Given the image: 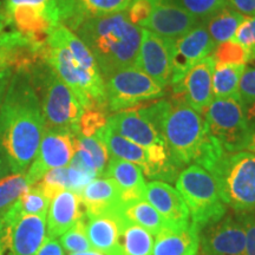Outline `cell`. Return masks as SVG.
Segmentation results:
<instances>
[{
  "mask_svg": "<svg viewBox=\"0 0 255 255\" xmlns=\"http://www.w3.org/2000/svg\"><path fill=\"white\" fill-rule=\"evenodd\" d=\"M244 150L251 151L255 154V130H252L248 135V138L244 145Z\"/></svg>",
  "mask_w": 255,
  "mask_h": 255,
  "instance_id": "bcb514c9",
  "label": "cell"
},
{
  "mask_svg": "<svg viewBox=\"0 0 255 255\" xmlns=\"http://www.w3.org/2000/svg\"><path fill=\"white\" fill-rule=\"evenodd\" d=\"M25 173L9 174L0 180V215L4 216L13 203L30 188Z\"/></svg>",
  "mask_w": 255,
  "mask_h": 255,
  "instance_id": "1f68e13d",
  "label": "cell"
},
{
  "mask_svg": "<svg viewBox=\"0 0 255 255\" xmlns=\"http://www.w3.org/2000/svg\"><path fill=\"white\" fill-rule=\"evenodd\" d=\"M213 58L215 64H226V65H247L251 62V56L246 49H244L240 44L235 40L223 41L215 46L213 52Z\"/></svg>",
  "mask_w": 255,
  "mask_h": 255,
  "instance_id": "d590c367",
  "label": "cell"
},
{
  "mask_svg": "<svg viewBox=\"0 0 255 255\" xmlns=\"http://www.w3.org/2000/svg\"><path fill=\"white\" fill-rule=\"evenodd\" d=\"M247 65L215 64L213 72V95L214 98H226L238 95L242 73Z\"/></svg>",
  "mask_w": 255,
  "mask_h": 255,
  "instance_id": "f546056e",
  "label": "cell"
},
{
  "mask_svg": "<svg viewBox=\"0 0 255 255\" xmlns=\"http://www.w3.org/2000/svg\"><path fill=\"white\" fill-rule=\"evenodd\" d=\"M36 255H65L64 248L57 239L46 237Z\"/></svg>",
  "mask_w": 255,
  "mask_h": 255,
  "instance_id": "7bdbcfd3",
  "label": "cell"
},
{
  "mask_svg": "<svg viewBox=\"0 0 255 255\" xmlns=\"http://www.w3.org/2000/svg\"><path fill=\"white\" fill-rule=\"evenodd\" d=\"M38 56V50L17 30L0 34V71L7 68L28 65Z\"/></svg>",
  "mask_w": 255,
  "mask_h": 255,
  "instance_id": "484cf974",
  "label": "cell"
},
{
  "mask_svg": "<svg viewBox=\"0 0 255 255\" xmlns=\"http://www.w3.org/2000/svg\"><path fill=\"white\" fill-rule=\"evenodd\" d=\"M175 182L189 210L191 222L200 231L227 214V206L221 199L215 178L207 169L189 164L180 171Z\"/></svg>",
  "mask_w": 255,
  "mask_h": 255,
  "instance_id": "52a82bcc",
  "label": "cell"
},
{
  "mask_svg": "<svg viewBox=\"0 0 255 255\" xmlns=\"http://www.w3.org/2000/svg\"><path fill=\"white\" fill-rule=\"evenodd\" d=\"M122 239L123 255H152L154 239L144 228L126 220Z\"/></svg>",
  "mask_w": 255,
  "mask_h": 255,
  "instance_id": "4dcf8cb0",
  "label": "cell"
},
{
  "mask_svg": "<svg viewBox=\"0 0 255 255\" xmlns=\"http://www.w3.org/2000/svg\"><path fill=\"white\" fill-rule=\"evenodd\" d=\"M81 195L70 190H63L51 200L47 210L46 237L58 238L85 215Z\"/></svg>",
  "mask_w": 255,
  "mask_h": 255,
  "instance_id": "7402d4cb",
  "label": "cell"
},
{
  "mask_svg": "<svg viewBox=\"0 0 255 255\" xmlns=\"http://www.w3.org/2000/svg\"><path fill=\"white\" fill-rule=\"evenodd\" d=\"M108 110L111 113L133 108L143 102L163 97L165 87L137 66L121 69L104 79Z\"/></svg>",
  "mask_w": 255,
  "mask_h": 255,
  "instance_id": "30bf717a",
  "label": "cell"
},
{
  "mask_svg": "<svg viewBox=\"0 0 255 255\" xmlns=\"http://www.w3.org/2000/svg\"><path fill=\"white\" fill-rule=\"evenodd\" d=\"M70 255H104V254L96 250H90L85 252H78V253H71Z\"/></svg>",
  "mask_w": 255,
  "mask_h": 255,
  "instance_id": "c3c4849f",
  "label": "cell"
},
{
  "mask_svg": "<svg viewBox=\"0 0 255 255\" xmlns=\"http://www.w3.org/2000/svg\"><path fill=\"white\" fill-rule=\"evenodd\" d=\"M202 255H246V233L238 216H225L200 231Z\"/></svg>",
  "mask_w": 255,
  "mask_h": 255,
  "instance_id": "5bb4252c",
  "label": "cell"
},
{
  "mask_svg": "<svg viewBox=\"0 0 255 255\" xmlns=\"http://www.w3.org/2000/svg\"><path fill=\"white\" fill-rule=\"evenodd\" d=\"M104 177H109L116 183L123 205L144 199L146 183L138 165L121 158L110 157Z\"/></svg>",
  "mask_w": 255,
  "mask_h": 255,
  "instance_id": "603a6c76",
  "label": "cell"
},
{
  "mask_svg": "<svg viewBox=\"0 0 255 255\" xmlns=\"http://www.w3.org/2000/svg\"><path fill=\"white\" fill-rule=\"evenodd\" d=\"M121 213L124 219L144 228L151 235H157L162 229L167 228L163 218L145 199L123 205Z\"/></svg>",
  "mask_w": 255,
  "mask_h": 255,
  "instance_id": "f1b7e54d",
  "label": "cell"
},
{
  "mask_svg": "<svg viewBox=\"0 0 255 255\" xmlns=\"http://www.w3.org/2000/svg\"><path fill=\"white\" fill-rule=\"evenodd\" d=\"M130 2L131 0H56L59 23L72 32L88 19L126 11Z\"/></svg>",
  "mask_w": 255,
  "mask_h": 255,
  "instance_id": "d6986e66",
  "label": "cell"
},
{
  "mask_svg": "<svg viewBox=\"0 0 255 255\" xmlns=\"http://www.w3.org/2000/svg\"><path fill=\"white\" fill-rule=\"evenodd\" d=\"M7 27H12V25L7 17V14H6L2 1L0 0V34H1L2 32H5Z\"/></svg>",
  "mask_w": 255,
  "mask_h": 255,
  "instance_id": "f6af8a7d",
  "label": "cell"
},
{
  "mask_svg": "<svg viewBox=\"0 0 255 255\" xmlns=\"http://www.w3.org/2000/svg\"><path fill=\"white\" fill-rule=\"evenodd\" d=\"M77 133L65 128L45 127L37 155L26 170V178L37 183L47 171L68 167L77 150Z\"/></svg>",
  "mask_w": 255,
  "mask_h": 255,
  "instance_id": "8fae6325",
  "label": "cell"
},
{
  "mask_svg": "<svg viewBox=\"0 0 255 255\" xmlns=\"http://www.w3.org/2000/svg\"><path fill=\"white\" fill-rule=\"evenodd\" d=\"M14 69L15 68H7L0 71V107H1L2 100L5 97L6 90H7V87L9 84V81H11L12 75H13Z\"/></svg>",
  "mask_w": 255,
  "mask_h": 255,
  "instance_id": "ee69618b",
  "label": "cell"
},
{
  "mask_svg": "<svg viewBox=\"0 0 255 255\" xmlns=\"http://www.w3.org/2000/svg\"><path fill=\"white\" fill-rule=\"evenodd\" d=\"M233 40H235L244 49L247 50L251 56V62H253L255 57V15L245 17L235 32Z\"/></svg>",
  "mask_w": 255,
  "mask_h": 255,
  "instance_id": "f35d334b",
  "label": "cell"
},
{
  "mask_svg": "<svg viewBox=\"0 0 255 255\" xmlns=\"http://www.w3.org/2000/svg\"><path fill=\"white\" fill-rule=\"evenodd\" d=\"M39 56L77 96L84 110H108L105 82L91 51L75 32L59 24Z\"/></svg>",
  "mask_w": 255,
  "mask_h": 255,
  "instance_id": "7a4b0ae2",
  "label": "cell"
},
{
  "mask_svg": "<svg viewBox=\"0 0 255 255\" xmlns=\"http://www.w3.org/2000/svg\"><path fill=\"white\" fill-rule=\"evenodd\" d=\"M27 66L14 69L0 107V156L13 174L26 173L45 130L40 101Z\"/></svg>",
  "mask_w": 255,
  "mask_h": 255,
  "instance_id": "6da1fadb",
  "label": "cell"
},
{
  "mask_svg": "<svg viewBox=\"0 0 255 255\" xmlns=\"http://www.w3.org/2000/svg\"><path fill=\"white\" fill-rule=\"evenodd\" d=\"M161 132L171 159L180 169L193 162L199 164L209 144L203 117L176 94L165 104Z\"/></svg>",
  "mask_w": 255,
  "mask_h": 255,
  "instance_id": "277c9868",
  "label": "cell"
},
{
  "mask_svg": "<svg viewBox=\"0 0 255 255\" xmlns=\"http://www.w3.org/2000/svg\"><path fill=\"white\" fill-rule=\"evenodd\" d=\"M107 124L120 135L142 146L145 150L155 145L165 144L159 130L142 113L139 105L111 115L108 117Z\"/></svg>",
  "mask_w": 255,
  "mask_h": 255,
  "instance_id": "ac0fdd59",
  "label": "cell"
},
{
  "mask_svg": "<svg viewBox=\"0 0 255 255\" xmlns=\"http://www.w3.org/2000/svg\"><path fill=\"white\" fill-rule=\"evenodd\" d=\"M244 19L245 15L234 11L228 6H225L202 23L205 24L210 38L216 46L223 41L232 40Z\"/></svg>",
  "mask_w": 255,
  "mask_h": 255,
  "instance_id": "83f0119b",
  "label": "cell"
},
{
  "mask_svg": "<svg viewBox=\"0 0 255 255\" xmlns=\"http://www.w3.org/2000/svg\"><path fill=\"white\" fill-rule=\"evenodd\" d=\"M239 98L251 131L255 130V68L246 66L239 84Z\"/></svg>",
  "mask_w": 255,
  "mask_h": 255,
  "instance_id": "d6a6232c",
  "label": "cell"
},
{
  "mask_svg": "<svg viewBox=\"0 0 255 255\" xmlns=\"http://www.w3.org/2000/svg\"><path fill=\"white\" fill-rule=\"evenodd\" d=\"M226 6L245 17L255 15V0H226Z\"/></svg>",
  "mask_w": 255,
  "mask_h": 255,
  "instance_id": "b9f144b4",
  "label": "cell"
},
{
  "mask_svg": "<svg viewBox=\"0 0 255 255\" xmlns=\"http://www.w3.org/2000/svg\"><path fill=\"white\" fill-rule=\"evenodd\" d=\"M81 200L85 214L101 215L120 212L123 203L116 183L109 177H97L82 190Z\"/></svg>",
  "mask_w": 255,
  "mask_h": 255,
  "instance_id": "cb8c5ba5",
  "label": "cell"
},
{
  "mask_svg": "<svg viewBox=\"0 0 255 255\" xmlns=\"http://www.w3.org/2000/svg\"><path fill=\"white\" fill-rule=\"evenodd\" d=\"M215 60L213 56L206 57L188 71L177 84L173 85V92L180 95L189 107L199 114H203L214 100L213 95V72Z\"/></svg>",
  "mask_w": 255,
  "mask_h": 255,
  "instance_id": "2e32d148",
  "label": "cell"
},
{
  "mask_svg": "<svg viewBox=\"0 0 255 255\" xmlns=\"http://www.w3.org/2000/svg\"><path fill=\"white\" fill-rule=\"evenodd\" d=\"M75 33L91 51L104 79L136 64L142 27L129 20L127 9L88 19L76 28Z\"/></svg>",
  "mask_w": 255,
  "mask_h": 255,
  "instance_id": "3957f363",
  "label": "cell"
},
{
  "mask_svg": "<svg viewBox=\"0 0 255 255\" xmlns=\"http://www.w3.org/2000/svg\"><path fill=\"white\" fill-rule=\"evenodd\" d=\"M60 245L70 254L94 250L87 232V214L60 237Z\"/></svg>",
  "mask_w": 255,
  "mask_h": 255,
  "instance_id": "e575fe53",
  "label": "cell"
},
{
  "mask_svg": "<svg viewBox=\"0 0 255 255\" xmlns=\"http://www.w3.org/2000/svg\"><path fill=\"white\" fill-rule=\"evenodd\" d=\"M237 216L246 233V255H255V214L237 213Z\"/></svg>",
  "mask_w": 255,
  "mask_h": 255,
  "instance_id": "60d3db41",
  "label": "cell"
},
{
  "mask_svg": "<svg viewBox=\"0 0 255 255\" xmlns=\"http://www.w3.org/2000/svg\"><path fill=\"white\" fill-rule=\"evenodd\" d=\"M9 174H12V171L7 163V161H6L2 156H0V180L4 178L5 176H7Z\"/></svg>",
  "mask_w": 255,
  "mask_h": 255,
  "instance_id": "7dc6e473",
  "label": "cell"
},
{
  "mask_svg": "<svg viewBox=\"0 0 255 255\" xmlns=\"http://www.w3.org/2000/svg\"><path fill=\"white\" fill-rule=\"evenodd\" d=\"M51 200L37 184H32L28 189L14 202L20 214L45 215L49 210Z\"/></svg>",
  "mask_w": 255,
  "mask_h": 255,
  "instance_id": "836d02e7",
  "label": "cell"
},
{
  "mask_svg": "<svg viewBox=\"0 0 255 255\" xmlns=\"http://www.w3.org/2000/svg\"><path fill=\"white\" fill-rule=\"evenodd\" d=\"M12 30L20 32L39 51L58 26L56 0H1Z\"/></svg>",
  "mask_w": 255,
  "mask_h": 255,
  "instance_id": "9c48e42d",
  "label": "cell"
},
{
  "mask_svg": "<svg viewBox=\"0 0 255 255\" xmlns=\"http://www.w3.org/2000/svg\"><path fill=\"white\" fill-rule=\"evenodd\" d=\"M173 43V39L161 37L154 32L142 28L141 44L135 66L163 87L170 84L171 81Z\"/></svg>",
  "mask_w": 255,
  "mask_h": 255,
  "instance_id": "9a60e30c",
  "label": "cell"
},
{
  "mask_svg": "<svg viewBox=\"0 0 255 255\" xmlns=\"http://www.w3.org/2000/svg\"><path fill=\"white\" fill-rule=\"evenodd\" d=\"M207 170L215 178L226 206L235 213L255 214V154L225 152Z\"/></svg>",
  "mask_w": 255,
  "mask_h": 255,
  "instance_id": "8992f818",
  "label": "cell"
},
{
  "mask_svg": "<svg viewBox=\"0 0 255 255\" xmlns=\"http://www.w3.org/2000/svg\"><path fill=\"white\" fill-rule=\"evenodd\" d=\"M107 113L102 110H85L78 123V135L94 136L102 128L107 126Z\"/></svg>",
  "mask_w": 255,
  "mask_h": 255,
  "instance_id": "74e56055",
  "label": "cell"
},
{
  "mask_svg": "<svg viewBox=\"0 0 255 255\" xmlns=\"http://www.w3.org/2000/svg\"><path fill=\"white\" fill-rule=\"evenodd\" d=\"M200 228L193 222L180 229L164 228L156 235L152 255H197Z\"/></svg>",
  "mask_w": 255,
  "mask_h": 255,
  "instance_id": "d4e9b609",
  "label": "cell"
},
{
  "mask_svg": "<svg viewBox=\"0 0 255 255\" xmlns=\"http://www.w3.org/2000/svg\"><path fill=\"white\" fill-rule=\"evenodd\" d=\"M159 1L161 0H131L129 7L127 8L128 18L132 24L138 26L142 21H144L149 17L152 8Z\"/></svg>",
  "mask_w": 255,
  "mask_h": 255,
  "instance_id": "ab89813d",
  "label": "cell"
},
{
  "mask_svg": "<svg viewBox=\"0 0 255 255\" xmlns=\"http://www.w3.org/2000/svg\"><path fill=\"white\" fill-rule=\"evenodd\" d=\"M144 199L159 213L168 228L187 227L190 221L188 207L181 194L170 184L162 181H151L145 187Z\"/></svg>",
  "mask_w": 255,
  "mask_h": 255,
  "instance_id": "ffe728a7",
  "label": "cell"
},
{
  "mask_svg": "<svg viewBox=\"0 0 255 255\" xmlns=\"http://www.w3.org/2000/svg\"><path fill=\"white\" fill-rule=\"evenodd\" d=\"M253 62H255V57H254V60H253Z\"/></svg>",
  "mask_w": 255,
  "mask_h": 255,
  "instance_id": "816d5d0a",
  "label": "cell"
},
{
  "mask_svg": "<svg viewBox=\"0 0 255 255\" xmlns=\"http://www.w3.org/2000/svg\"><path fill=\"white\" fill-rule=\"evenodd\" d=\"M0 255H2V246H1V244H0Z\"/></svg>",
  "mask_w": 255,
  "mask_h": 255,
  "instance_id": "f907efd6",
  "label": "cell"
},
{
  "mask_svg": "<svg viewBox=\"0 0 255 255\" xmlns=\"http://www.w3.org/2000/svg\"><path fill=\"white\" fill-rule=\"evenodd\" d=\"M27 69L39 97L45 127L65 128L78 135V123L85 110L77 96L39 53Z\"/></svg>",
  "mask_w": 255,
  "mask_h": 255,
  "instance_id": "5b68a950",
  "label": "cell"
},
{
  "mask_svg": "<svg viewBox=\"0 0 255 255\" xmlns=\"http://www.w3.org/2000/svg\"><path fill=\"white\" fill-rule=\"evenodd\" d=\"M201 21L186 11L175 0H161L149 17L138 25L161 37L177 39L199 25Z\"/></svg>",
  "mask_w": 255,
  "mask_h": 255,
  "instance_id": "e0dca14e",
  "label": "cell"
},
{
  "mask_svg": "<svg viewBox=\"0 0 255 255\" xmlns=\"http://www.w3.org/2000/svg\"><path fill=\"white\" fill-rule=\"evenodd\" d=\"M214 50V41L210 38L202 21L187 32L184 36L175 39L173 43V58H171V64H173L171 87L177 84L200 60L212 56Z\"/></svg>",
  "mask_w": 255,
  "mask_h": 255,
  "instance_id": "4fadbf2b",
  "label": "cell"
},
{
  "mask_svg": "<svg viewBox=\"0 0 255 255\" xmlns=\"http://www.w3.org/2000/svg\"><path fill=\"white\" fill-rule=\"evenodd\" d=\"M124 222L121 210L101 215L87 214V232L92 248L104 255H123Z\"/></svg>",
  "mask_w": 255,
  "mask_h": 255,
  "instance_id": "44dd1931",
  "label": "cell"
},
{
  "mask_svg": "<svg viewBox=\"0 0 255 255\" xmlns=\"http://www.w3.org/2000/svg\"><path fill=\"white\" fill-rule=\"evenodd\" d=\"M207 136L225 152L244 150L251 129L245 117L239 94L214 98L205 113Z\"/></svg>",
  "mask_w": 255,
  "mask_h": 255,
  "instance_id": "ba28073f",
  "label": "cell"
},
{
  "mask_svg": "<svg viewBox=\"0 0 255 255\" xmlns=\"http://www.w3.org/2000/svg\"><path fill=\"white\" fill-rule=\"evenodd\" d=\"M175 1L200 21H205L207 18L226 6V0H175Z\"/></svg>",
  "mask_w": 255,
  "mask_h": 255,
  "instance_id": "8d00e7d4",
  "label": "cell"
},
{
  "mask_svg": "<svg viewBox=\"0 0 255 255\" xmlns=\"http://www.w3.org/2000/svg\"><path fill=\"white\" fill-rule=\"evenodd\" d=\"M96 135L100 136L102 141L105 143L110 157H116L131 162V163L138 165L142 169L143 173H148L149 162L148 155H146L144 148L120 135L119 132L111 129L108 124L102 128Z\"/></svg>",
  "mask_w": 255,
  "mask_h": 255,
  "instance_id": "4316f807",
  "label": "cell"
},
{
  "mask_svg": "<svg viewBox=\"0 0 255 255\" xmlns=\"http://www.w3.org/2000/svg\"><path fill=\"white\" fill-rule=\"evenodd\" d=\"M1 234H2V216L0 215V239H1Z\"/></svg>",
  "mask_w": 255,
  "mask_h": 255,
  "instance_id": "681fc988",
  "label": "cell"
},
{
  "mask_svg": "<svg viewBox=\"0 0 255 255\" xmlns=\"http://www.w3.org/2000/svg\"><path fill=\"white\" fill-rule=\"evenodd\" d=\"M45 239V215L20 214L13 203L2 216L0 244L11 255H36Z\"/></svg>",
  "mask_w": 255,
  "mask_h": 255,
  "instance_id": "7c38bea8",
  "label": "cell"
}]
</instances>
